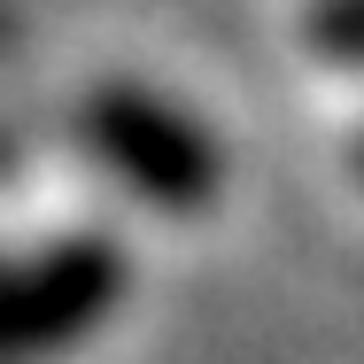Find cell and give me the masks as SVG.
Returning a JSON list of instances; mask_svg holds the SVG:
<instances>
[{
  "mask_svg": "<svg viewBox=\"0 0 364 364\" xmlns=\"http://www.w3.org/2000/svg\"><path fill=\"white\" fill-rule=\"evenodd\" d=\"M77 147L140 210H163V218H202L218 202V186H225L218 132L186 101L155 93V85H101L77 109Z\"/></svg>",
  "mask_w": 364,
  "mask_h": 364,
  "instance_id": "obj_1",
  "label": "cell"
},
{
  "mask_svg": "<svg viewBox=\"0 0 364 364\" xmlns=\"http://www.w3.org/2000/svg\"><path fill=\"white\" fill-rule=\"evenodd\" d=\"M124 248L101 232H63L0 256V364H55L109 326L124 302Z\"/></svg>",
  "mask_w": 364,
  "mask_h": 364,
  "instance_id": "obj_2",
  "label": "cell"
},
{
  "mask_svg": "<svg viewBox=\"0 0 364 364\" xmlns=\"http://www.w3.org/2000/svg\"><path fill=\"white\" fill-rule=\"evenodd\" d=\"M302 39H310L318 63L364 70V0H310L302 8Z\"/></svg>",
  "mask_w": 364,
  "mask_h": 364,
  "instance_id": "obj_3",
  "label": "cell"
},
{
  "mask_svg": "<svg viewBox=\"0 0 364 364\" xmlns=\"http://www.w3.org/2000/svg\"><path fill=\"white\" fill-rule=\"evenodd\" d=\"M357 171H364V140H357Z\"/></svg>",
  "mask_w": 364,
  "mask_h": 364,
  "instance_id": "obj_4",
  "label": "cell"
}]
</instances>
